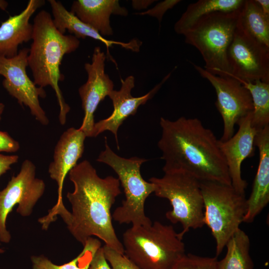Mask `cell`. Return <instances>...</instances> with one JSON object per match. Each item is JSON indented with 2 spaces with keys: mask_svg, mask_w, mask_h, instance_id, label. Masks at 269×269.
<instances>
[{
  "mask_svg": "<svg viewBox=\"0 0 269 269\" xmlns=\"http://www.w3.org/2000/svg\"><path fill=\"white\" fill-rule=\"evenodd\" d=\"M74 190L67 197L72 212L67 209L59 215L74 238L83 246L95 236L105 245L124 254L112 223L111 208L121 194L120 182L113 176L100 177L89 161L83 160L69 172Z\"/></svg>",
  "mask_w": 269,
  "mask_h": 269,
  "instance_id": "1",
  "label": "cell"
},
{
  "mask_svg": "<svg viewBox=\"0 0 269 269\" xmlns=\"http://www.w3.org/2000/svg\"><path fill=\"white\" fill-rule=\"evenodd\" d=\"M161 135L158 147L165 163L164 172L182 171L200 181L231 185L220 140L197 118L160 119Z\"/></svg>",
  "mask_w": 269,
  "mask_h": 269,
  "instance_id": "2",
  "label": "cell"
},
{
  "mask_svg": "<svg viewBox=\"0 0 269 269\" xmlns=\"http://www.w3.org/2000/svg\"><path fill=\"white\" fill-rule=\"evenodd\" d=\"M32 43L27 57L34 83L38 87L51 86L55 92L60 108L59 120L62 125L66 122L70 110L59 86L64 79L60 66L64 56L75 51L80 41L72 34L60 32L55 26L51 15L39 11L33 19Z\"/></svg>",
  "mask_w": 269,
  "mask_h": 269,
  "instance_id": "3",
  "label": "cell"
},
{
  "mask_svg": "<svg viewBox=\"0 0 269 269\" xmlns=\"http://www.w3.org/2000/svg\"><path fill=\"white\" fill-rule=\"evenodd\" d=\"M183 238L172 225L155 221L127 229L122 244L125 255L140 269H172L186 255Z\"/></svg>",
  "mask_w": 269,
  "mask_h": 269,
  "instance_id": "4",
  "label": "cell"
},
{
  "mask_svg": "<svg viewBox=\"0 0 269 269\" xmlns=\"http://www.w3.org/2000/svg\"><path fill=\"white\" fill-rule=\"evenodd\" d=\"M240 9L205 15L182 34L185 42L200 53L204 68L213 74H231L227 51L238 24Z\"/></svg>",
  "mask_w": 269,
  "mask_h": 269,
  "instance_id": "5",
  "label": "cell"
},
{
  "mask_svg": "<svg viewBox=\"0 0 269 269\" xmlns=\"http://www.w3.org/2000/svg\"><path fill=\"white\" fill-rule=\"evenodd\" d=\"M105 149L97 161L111 167L118 176L125 193V199L112 214V218L120 224H132L133 227L148 226L152 222L144 212V203L154 191V186L145 181L140 173L141 164L147 159L138 157H121L110 147L105 138Z\"/></svg>",
  "mask_w": 269,
  "mask_h": 269,
  "instance_id": "6",
  "label": "cell"
},
{
  "mask_svg": "<svg viewBox=\"0 0 269 269\" xmlns=\"http://www.w3.org/2000/svg\"><path fill=\"white\" fill-rule=\"evenodd\" d=\"M162 177H152L148 180L154 186L155 195L167 199L172 209L166 213V218L173 224L180 223L181 237L191 229L204 225V202L200 182L182 171L164 172Z\"/></svg>",
  "mask_w": 269,
  "mask_h": 269,
  "instance_id": "7",
  "label": "cell"
},
{
  "mask_svg": "<svg viewBox=\"0 0 269 269\" xmlns=\"http://www.w3.org/2000/svg\"><path fill=\"white\" fill-rule=\"evenodd\" d=\"M200 182L204 202V224L210 228L215 240L216 255L218 256L243 223L247 199L231 185Z\"/></svg>",
  "mask_w": 269,
  "mask_h": 269,
  "instance_id": "8",
  "label": "cell"
},
{
  "mask_svg": "<svg viewBox=\"0 0 269 269\" xmlns=\"http://www.w3.org/2000/svg\"><path fill=\"white\" fill-rule=\"evenodd\" d=\"M36 167L28 159L22 163L19 173L11 177L6 186L0 190V242L8 243L11 235L6 228V220L13 208L23 217L31 215L33 208L43 195L45 185L35 176Z\"/></svg>",
  "mask_w": 269,
  "mask_h": 269,
  "instance_id": "9",
  "label": "cell"
},
{
  "mask_svg": "<svg viewBox=\"0 0 269 269\" xmlns=\"http://www.w3.org/2000/svg\"><path fill=\"white\" fill-rule=\"evenodd\" d=\"M195 69L214 87L217 95L216 107L223 121V131L220 139L225 141L234 134L238 122L253 111L249 91L237 80L229 76L213 74L191 63Z\"/></svg>",
  "mask_w": 269,
  "mask_h": 269,
  "instance_id": "10",
  "label": "cell"
},
{
  "mask_svg": "<svg viewBox=\"0 0 269 269\" xmlns=\"http://www.w3.org/2000/svg\"><path fill=\"white\" fill-rule=\"evenodd\" d=\"M227 58L231 74L227 76L246 82L269 83V47L251 36L239 22Z\"/></svg>",
  "mask_w": 269,
  "mask_h": 269,
  "instance_id": "11",
  "label": "cell"
},
{
  "mask_svg": "<svg viewBox=\"0 0 269 269\" xmlns=\"http://www.w3.org/2000/svg\"><path fill=\"white\" fill-rule=\"evenodd\" d=\"M29 49L24 48L11 58L0 56V76L4 77L2 85L8 94L21 105L28 107L31 115L42 125L49 122L39 103L46 92L31 81L26 73Z\"/></svg>",
  "mask_w": 269,
  "mask_h": 269,
  "instance_id": "12",
  "label": "cell"
},
{
  "mask_svg": "<svg viewBox=\"0 0 269 269\" xmlns=\"http://www.w3.org/2000/svg\"><path fill=\"white\" fill-rule=\"evenodd\" d=\"M106 55L99 46L95 47L92 62L85 64L86 82L78 89L84 116L79 128L86 137H93L94 114L100 103L114 90V83L105 71Z\"/></svg>",
  "mask_w": 269,
  "mask_h": 269,
  "instance_id": "13",
  "label": "cell"
},
{
  "mask_svg": "<svg viewBox=\"0 0 269 269\" xmlns=\"http://www.w3.org/2000/svg\"><path fill=\"white\" fill-rule=\"evenodd\" d=\"M252 112L238 123L235 134L225 141L220 140V147L225 159L231 186L238 193L245 195L247 182L241 175L242 162L254 155V141L257 130L251 124ZM220 140V139H219Z\"/></svg>",
  "mask_w": 269,
  "mask_h": 269,
  "instance_id": "14",
  "label": "cell"
},
{
  "mask_svg": "<svg viewBox=\"0 0 269 269\" xmlns=\"http://www.w3.org/2000/svg\"><path fill=\"white\" fill-rule=\"evenodd\" d=\"M171 73L165 77L162 81L146 94L138 97L132 95L131 91L134 87V78L129 76L125 80L121 79V87L118 91L112 90L108 95L113 105V111L108 118L95 123L93 137L109 131L115 136L117 148L120 149L118 131L121 125L130 116L134 115L138 107L145 104L159 90Z\"/></svg>",
  "mask_w": 269,
  "mask_h": 269,
  "instance_id": "15",
  "label": "cell"
},
{
  "mask_svg": "<svg viewBox=\"0 0 269 269\" xmlns=\"http://www.w3.org/2000/svg\"><path fill=\"white\" fill-rule=\"evenodd\" d=\"M86 137L79 129L70 128L61 134L55 147L53 160L49 164L48 172L51 178L57 183L58 198L55 205L48 211L49 213L65 207L62 197L64 179L82 157Z\"/></svg>",
  "mask_w": 269,
  "mask_h": 269,
  "instance_id": "16",
  "label": "cell"
},
{
  "mask_svg": "<svg viewBox=\"0 0 269 269\" xmlns=\"http://www.w3.org/2000/svg\"><path fill=\"white\" fill-rule=\"evenodd\" d=\"M255 146L259 151V162L253 188L246 199L243 222L250 223L269 202V125L257 131Z\"/></svg>",
  "mask_w": 269,
  "mask_h": 269,
  "instance_id": "17",
  "label": "cell"
},
{
  "mask_svg": "<svg viewBox=\"0 0 269 269\" xmlns=\"http://www.w3.org/2000/svg\"><path fill=\"white\" fill-rule=\"evenodd\" d=\"M44 0H29L19 14L10 16L0 25V56L11 58L18 52L19 45L32 39L33 25L29 20Z\"/></svg>",
  "mask_w": 269,
  "mask_h": 269,
  "instance_id": "18",
  "label": "cell"
},
{
  "mask_svg": "<svg viewBox=\"0 0 269 269\" xmlns=\"http://www.w3.org/2000/svg\"><path fill=\"white\" fill-rule=\"evenodd\" d=\"M48 1L52 9L53 22L56 28L62 33L65 34L66 31H68L78 39L89 37L100 41L107 47L108 55L110 54L109 48L114 44L119 45L134 52L139 51L142 44L140 41L133 39L130 42H123L107 39L98 31L81 21L70 11H68L60 1L56 0Z\"/></svg>",
  "mask_w": 269,
  "mask_h": 269,
  "instance_id": "19",
  "label": "cell"
},
{
  "mask_svg": "<svg viewBox=\"0 0 269 269\" xmlns=\"http://www.w3.org/2000/svg\"><path fill=\"white\" fill-rule=\"evenodd\" d=\"M70 11L103 36L113 34L110 24L112 14H128V10L117 0H76L73 2Z\"/></svg>",
  "mask_w": 269,
  "mask_h": 269,
  "instance_id": "20",
  "label": "cell"
},
{
  "mask_svg": "<svg viewBox=\"0 0 269 269\" xmlns=\"http://www.w3.org/2000/svg\"><path fill=\"white\" fill-rule=\"evenodd\" d=\"M245 0H199L189 4L174 24L175 31L182 34L202 16L215 12H233L240 9Z\"/></svg>",
  "mask_w": 269,
  "mask_h": 269,
  "instance_id": "21",
  "label": "cell"
},
{
  "mask_svg": "<svg viewBox=\"0 0 269 269\" xmlns=\"http://www.w3.org/2000/svg\"><path fill=\"white\" fill-rule=\"evenodd\" d=\"M250 247L248 235L239 228L227 242L226 255L218 261L219 269H253Z\"/></svg>",
  "mask_w": 269,
  "mask_h": 269,
  "instance_id": "22",
  "label": "cell"
},
{
  "mask_svg": "<svg viewBox=\"0 0 269 269\" xmlns=\"http://www.w3.org/2000/svg\"><path fill=\"white\" fill-rule=\"evenodd\" d=\"M239 23L251 36L269 47V17L263 13L256 0H245Z\"/></svg>",
  "mask_w": 269,
  "mask_h": 269,
  "instance_id": "23",
  "label": "cell"
},
{
  "mask_svg": "<svg viewBox=\"0 0 269 269\" xmlns=\"http://www.w3.org/2000/svg\"><path fill=\"white\" fill-rule=\"evenodd\" d=\"M239 81L251 94L253 111L251 124L257 131L269 125V83L257 80L246 82L238 78Z\"/></svg>",
  "mask_w": 269,
  "mask_h": 269,
  "instance_id": "24",
  "label": "cell"
},
{
  "mask_svg": "<svg viewBox=\"0 0 269 269\" xmlns=\"http://www.w3.org/2000/svg\"><path fill=\"white\" fill-rule=\"evenodd\" d=\"M83 246L82 252L70 262L62 265L53 264L44 256H33L31 258L32 269H88L90 263L101 247L99 239L89 238Z\"/></svg>",
  "mask_w": 269,
  "mask_h": 269,
  "instance_id": "25",
  "label": "cell"
},
{
  "mask_svg": "<svg viewBox=\"0 0 269 269\" xmlns=\"http://www.w3.org/2000/svg\"><path fill=\"white\" fill-rule=\"evenodd\" d=\"M103 249L106 259L112 269H140L125 254L119 253L105 245Z\"/></svg>",
  "mask_w": 269,
  "mask_h": 269,
  "instance_id": "26",
  "label": "cell"
},
{
  "mask_svg": "<svg viewBox=\"0 0 269 269\" xmlns=\"http://www.w3.org/2000/svg\"><path fill=\"white\" fill-rule=\"evenodd\" d=\"M179 0H165L158 2L154 7L147 11L139 13L140 15H149L156 17L160 23L164 13L169 9L172 8L178 3Z\"/></svg>",
  "mask_w": 269,
  "mask_h": 269,
  "instance_id": "27",
  "label": "cell"
},
{
  "mask_svg": "<svg viewBox=\"0 0 269 269\" xmlns=\"http://www.w3.org/2000/svg\"><path fill=\"white\" fill-rule=\"evenodd\" d=\"M19 142L5 132L0 131V152H15L18 150Z\"/></svg>",
  "mask_w": 269,
  "mask_h": 269,
  "instance_id": "28",
  "label": "cell"
},
{
  "mask_svg": "<svg viewBox=\"0 0 269 269\" xmlns=\"http://www.w3.org/2000/svg\"><path fill=\"white\" fill-rule=\"evenodd\" d=\"M192 259L195 269H219L216 258L203 257L189 254Z\"/></svg>",
  "mask_w": 269,
  "mask_h": 269,
  "instance_id": "29",
  "label": "cell"
},
{
  "mask_svg": "<svg viewBox=\"0 0 269 269\" xmlns=\"http://www.w3.org/2000/svg\"><path fill=\"white\" fill-rule=\"evenodd\" d=\"M88 269H112L106 259L103 247H101L95 254Z\"/></svg>",
  "mask_w": 269,
  "mask_h": 269,
  "instance_id": "30",
  "label": "cell"
},
{
  "mask_svg": "<svg viewBox=\"0 0 269 269\" xmlns=\"http://www.w3.org/2000/svg\"><path fill=\"white\" fill-rule=\"evenodd\" d=\"M19 157L16 155L0 154V176L11 169V166L16 163Z\"/></svg>",
  "mask_w": 269,
  "mask_h": 269,
  "instance_id": "31",
  "label": "cell"
},
{
  "mask_svg": "<svg viewBox=\"0 0 269 269\" xmlns=\"http://www.w3.org/2000/svg\"><path fill=\"white\" fill-rule=\"evenodd\" d=\"M172 269H195L194 262L189 256L186 255Z\"/></svg>",
  "mask_w": 269,
  "mask_h": 269,
  "instance_id": "32",
  "label": "cell"
},
{
  "mask_svg": "<svg viewBox=\"0 0 269 269\" xmlns=\"http://www.w3.org/2000/svg\"><path fill=\"white\" fill-rule=\"evenodd\" d=\"M155 0H133L132 4L134 8L141 9L149 5Z\"/></svg>",
  "mask_w": 269,
  "mask_h": 269,
  "instance_id": "33",
  "label": "cell"
},
{
  "mask_svg": "<svg viewBox=\"0 0 269 269\" xmlns=\"http://www.w3.org/2000/svg\"><path fill=\"white\" fill-rule=\"evenodd\" d=\"M260 6L263 13L269 17V0H256Z\"/></svg>",
  "mask_w": 269,
  "mask_h": 269,
  "instance_id": "34",
  "label": "cell"
},
{
  "mask_svg": "<svg viewBox=\"0 0 269 269\" xmlns=\"http://www.w3.org/2000/svg\"><path fill=\"white\" fill-rule=\"evenodd\" d=\"M8 6V2L4 0H0V9L6 10Z\"/></svg>",
  "mask_w": 269,
  "mask_h": 269,
  "instance_id": "35",
  "label": "cell"
},
{
  "mask_svg": "<svg viewBox=\"0 0 269 269\" xmlns=\"http://www.w3.org/2000/svg\"><path fill=\"white\" fill-rule=\"evenodd\" d=\"M4 109V105L2 103H0V120H1V115L3 112Z\"/></svg>",
  "mask_w": 269,
  "mask_h": 269,
  "instance_id": "36",
  "label": "cell"
},
{
  "mask_svg": "<svg viewBox=\"0 0 269 269\" xmlns=\"http://www.w3.org/2000/svg\"><path fill=\"white\" fill-rule=\"evenodd\" d=\"M4 252V250L0 248V254H2Z\"/></svg>",
  "mask_w": 269,
  "mask_h": 269,
  "instance_id": "37",
  "label": "cell"
}]
</instances>
